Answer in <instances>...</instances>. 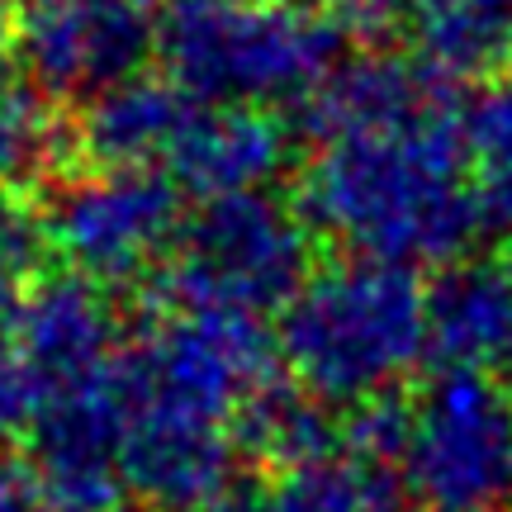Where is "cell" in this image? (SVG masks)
I'll list each match as a JSON object with an SVG mask.
<instances>
[{
    "mask_svg": "<svg viewBox=\"0 0 512 512\" xmlns=\"http://www.w3.org/2000/svg\"><path fill=\"white\" fill-rule=\"evenodd\" d=\"M299 209L309 228L394 266L451 261L484 238L470 152L446 91L318 143L299 181Z\"/></svg>",
    "mask_w": 512,
    "mask_h": 512,
    "instance_id": "6da1fadb",
    "label": "cell"
},
{
    "mask_svg": "<svg viewBox=\"0 0 512 512\" xmlns=\"http://www.w3.org/2000/svg\"><path fill=\"white\" fill-rule=\"evenodd\" d=\"M275 347L294 384L361 408L394 394L427 351V290L413 266L375 256L323 266L285 304Z\"/></svg>",
    "mask_w": 512,
    "mask_h": 512,
    "instance_id": "7a4b0ae2",
    "label": "cell"
},
{
    "mask_svg": "<svg viewBox=\"0 0 512 512\" xmlns=\"http://www.w3.org/2000/svg\"><path fill=\"white\" fill-rule=\"evenodd\" d=\"M342 29L294 0H166L157 53L204 105H294L342 62Z\"/></svg>",
    "mask_w": 512,
    "mask_h": 512,
    "instance_id": "3957f363",
    "label": "cell"
},
{
    "mask_svg": "<svg viewBox=\"0 0 512 512\" xmlns=\"http://www.w3.org/2000/svg\"><path fill=\"white\" fill-rule=\"evenodd\" d=\"M313 275V228L304 209L271 190L200 200L157 271L171 309L185 313H285Z\"/></svg>",
    "mask_w": 512,
    "mask_h": 512,
    "instance_id": "277c9868",
    "label": "cell"
},
{
    "mask_svg": "<svg viewBox=\"0 0 512 512\" xmlns=\"http://www.w3.org/2000/svg\"><path fill=\"white\" fill-rule=\"evenodd\" d=\"M403 479L432 512H512L508 384L475 366H437L408 394Z\"/></svg>",
    "mask_w": 512,
    "mask_h": 512,
    "instance_id": "5b68a950",
    "label": "cell"
},
{
    "mask_svg": "<svg viewBox=\"0 0 512 512\" xmlns=\"http://www.w3.org/2000/svg\"><path fill=\"white\" fill-rule=\"evenodd\" d=\"M43 214L67 266L105 290L162 271L185 223L181 185L152 166H95L62 185Z\"/></svg>",
    "mask_w": 512,
    "mask_h": 512,
    "instance_id": "8992f818",
    "label": "cell"
},
{
    "mask_svg": "<svg viewBox=\"0 0 512 512\" xmlns=\"http://www.w3.org/2000/svg\"><path fill=\"white\" fill-rule=\"evenodd\" d=\"M128 408L114 361L95 375L57 384L24 437V465L57 512H119Z\"/></svg>",
    "mask_w": 512,
    "mask_h": 512,
    "instance_id": "52a82bcc",
    "label": "cell"
},
{
    "mask_svg": "<svg viewBox=\"0 0 512 512\" xmlns=\"http://www.w3.org/2000/svg\"><path fill=\"white\" fill-rule=\"evenodd\" d=\"M162 10L152 0H29L15 53L48 95H100L143 72L157 53Z\"/></svg>",
    "mask_w": 512,
    "mask_h": 512,
    "instance_id": "ba28073f",
    "label": "cell"
},
{
    "mask_svg": "<svg viewBox=\"0 0 512 512\" xmlns=\"http://www.w3.org/2000/svg\"><path fill=\"white\" fill-rule=\"evenodd\" d=\"M10 337L57 389V384L110 366L124 347V318L114 313L110 290L100 280L81 271H62L38 275L24 290Z\"/></svg>",
    "mask_w": 512,
    "mask_h": 512,
    "instance_id": "9c48e42d",
    "label": "cell"
},
{
    "mask_svg": "<svg viewBox=\"0 0 512 512\" xmlns=\"http://www.w3.org/2000/svg\"><path fill=\"white\" fill-rule=\"evenodd\" d=\"M290 157V128L256 105H204L185 119L162 171L195 200L266 190Z\"/></svg>",
    "mask_w": 512,
    "mask_h": 512,
    "instance_id": "30bf717a",
    "label": "cell"
},
{
    "mask_svg": "<svg viewBox=\"0 0 512 512\" xmlns=\"http://www.w3.org/2000/svg\"><path fill=\"white\" fill-rule=\"evenodd\" d=\"M195 95L181 91L171 76H128L110 91L86 100L76 119V147L95 166H152L162 171L166 152L176 147Z\"/></svg>",
    "mask_w": 512,
    "mask_h": 512,
    "instance_id": "8fae6325",
    "label": "cell"
},
{
    "mask_svg": "<svg viewBox=\"0 0 512 512\" xmlns=\"http://www.w3.org/2000/svg\"><path fill=\"white\" fill-rule=\"evenodd\" d=\"M427 347L441 366L498 370L512 356V256L460 266L427 294Z\"/></svg>",
    "mask_w": 512,
    "mask_h": 512,
    "instance_id": "7c38bea8",
    "label": "cell"
},
{
    "mask_svg": "<svg viewBox=\"0 0 512 512\" xmlns=\"http://www.w3.org/2000/svg\"><path fill=\"white\" fill-rule=\"evenodd\" d=\"M408 34L437 81H498L512 72V0H418Z\"/></svg>",
    "mask_w": 512,
    "mask_h": 512,
    "instance_id": "4fadbf2b",
    "label": "cell"
},
{
    "mask_svg": "<svg viewBox=\"0 0 512 512\" xmlns=\"http://www.w3.org/2000/svg\"><path fill=\"white\" fill-rule=\"evenodd\" d=\"M67 152L81 147H76V124H67L57 95L34 81L0 86V185H15L29 195L34 185L53 181L67 166Z\"/></svg>",
    "mask_w": 512,
    "mask_h": 512,
    "instance_id": "5bb4252c",
    "label": "cell"
},
{
    "mask_svg": "<svg viewBox=\"0 0 512 512\" xmlns=\"http://www.w3.org/2000/svg\"><path fill=\"white\" fill-rule=\"evenodd\" d=\"M460 133L475 176L479 233L512 238V72L489 81V91L460 114Z\"/></svg>",
    "mask_w": 512,
    "mask_h": 512,
    "instance_id": "9a60e30c",
    "label": "cell"
},
{
    "mask_svg": "<svg viewBox=\"0 0 512 512\" xmlns=\"http://www.w3.org/2000/svg\"><path fill=\"white\" fill-rule=\"evenodd\" d=\"M48 252H53L48 214L34 209L24 190L0 185V275H10L19 285H34L43 275Z\"/></svg>",
    "mask_w": 512,
    "mask_h": 512,
    "instance_id": "2e32d148",
    "label": "cell"
},
{
    "mask_svg": "<svg viewBox=\"0 0 512 512\" xmlns=\"http://www.w3.org/2000/svg\"><path fill=\"white\" fill-rule=\"evenodd\" d=\"M48 394H53V384L43 380V370L24 356V347L10 332H0V451L10 441L29 437Z\"/></svg>",
    "mask_w": 512,
    "mask_h": 512,
    "instance_id": "e0dca14e",
    "label": "cell"
},
{
    "mask_svg": "<svg viewBox=\"0 0 512 512\" xmlns=\"http://www.w3.org/2000/svg\"><path fill=\"white\" fill-rule=\"evenodd\" d=\"M337 29L361 43H389L394 34L413 29L418 0H328Z\"/></svg>",
    "mask_w": 512,
    "mask_h": 512,
    "instance_id": "ac0fdd59",
    "label": "cell"
},
{
    "mask_svg": "<svg viewBox=\"0 0 512 512\" xmlns=\"http://www.w3.org/2000/svg\"><path fill=\"white\" fill-rule=\"evenodd\" d=\"M0 512H57L34 484L29 465L10 451H0Z\"/></svg>",
    "mask_w": 512,
    "mask_h": 512,
    "instance_id": "d6986e66",
    "label": "cell"
},
{
    "mask_svg": "<svg viewBox=\"0 0 512 512\" xmlns=\"http://www.w3.org/2000/svg\"><path fill=\"white\" fill-rule=\"evenodd\" d=\"M200 512H271L266 508V489H256V479H233L214 503H204Z\"/></svg>",
    "mask_w": 512,
    "mask_h": 512,
    "instance_id": "ffe728a7",
    "label": "cell"
},
{
    "mask_svg": "<svg viewBox=\"0 0 512 512\" xmlns=\"http://www.w3.org/2000/svg\"><path fill=\"white\" fill-rule=\"evenodd\" d=\"M24 290H29V285H19V280H10V275H0V332L15 328V313H19V304H24Z\"/></svg>",
    "mask_w": 512,
    "mask_h": 512,
    "instance_id": "44dd1931",
    "label": "cell"
},
{
    "mask_svg": "<svg viewBox=\"0 0 512 512\" xmlns=\"http://www.w3.org/2000/svg\"><path fill=\"white\" fill-rule=\"evenodd\" d=\"M10 53H15V24H10V5L0 0V86H5V67H10Z\"/></svg>",
    "mask_w": 512,
    "mask_h": 512,
    "instance_id": "7402d4cb",
    "label": "cell"
},
{
    "mask_svg": "<svg viewBox=\"0 0 512 512\" xmlns=\"http://www.w3.org/2000/svg\"><path fill=\"white\" fill-rule=\"evenodd\" d=\"M294 5H328V0H294Z\"/></svg>",
    "mask_w": 512,
    "mask_h": 512,
    "instance_id": "603a6c76",
    "label": "cell"
}]
</instances>
